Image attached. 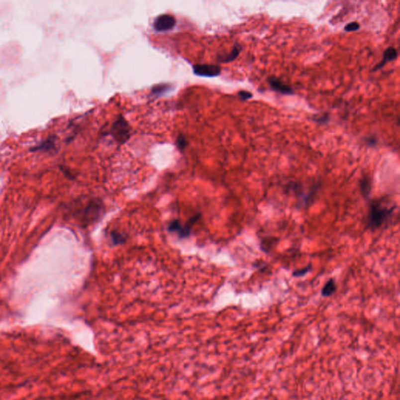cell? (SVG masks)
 Returning a JSON list of instances; mask_svg holds the SVG:
<instances>
[{
	"label": "cell",
	"mask_w": 400,
	"mask_h": 400,
	"mask_svg": "<svg viewBox=\"0 0 400 400\" xmlns=\"http://www.w3.org/2000/svg\"><path fill=\"white\" fill-rule=\"evenodd\" d=\"M193 72L198 76L213 78L221 73V68L216 64H197L193 66Z\"/></svg>",
	"instance_id": "4"
},
{
	"label": "cell",
	"mask_w": 400,
	"mask_h": 400,
	"mask_svg": "<svg viewBox=\"0 0 400 400\" xmlns=\"http://www.w3.org/2000/svg\"><path fill=\"white\" fill-rule=\"evenodd\" d=\"M360 24H359L358 22L357 21H353L351 23H349V24H346V27H345V31H347V32H351V31H358L360 29Z\"/></svg>",
	"instance_id": "15"
},
{
	"label": "cell",
	"mask_w": 400,
	"mask_h": 400,
	"mask_svg": "<svg viewBox=\"0 0 400 400\" xmlns=\"http://www.w3.org/2000/svg\"><path fill=\"white\" fill-rule=\"evenodd\" d=\"M311 270H312V264H309L307 266H305V268H301V269L296 270V271H293V276L295 277V278L303 277L304 275L309 273Z\"/></svg>",
	"instance_id": "12"
},
{
	"label": "cell",
	"mask_w": 400,
	"mask_h": 400,
	"mask_svg": "<svg viewBox=\"0 0 400 400\" xmlns=\"http://www.w3.org/2000/svg\"><path fill=\"white\" fill-rule=\"evenodd\" d=\"M371 188H372V183H371V179L368 176H364L362 179H360V190L361 195L363 198L367 201H369L370 197H371Z\"/></svg>",
	"instance_id": "10"
},
{
	"label": "cell",
	"mask_w": 400,
	"mask_h": 400,
	"mask_svg": "<svg viewBox=\"0 0 400 400\" xmlns=\"http://www.w3.org/2000/svg\"><path fill=\"white\" fill-rule=\"evenodd\" d=\"M112 237H113V241L114 242L115 244L121 243L123 240H124L123 237L119 235V234H116V233L112 235Z\"/></svg>",
	"instance_id": "18"
},
{
	"label": "cell",
	"mask_w": 400,
	"mask_h": 400,
	"mask_svg": "<svg viewBox=\"0 0 400 400\" xmlns=\"http://www.w3.org/2000/svg\"><path fill=\"white\" fill-rule=\"evenodd\" d=\"M175 16L170 14H162L157 16L153 22V27L157 31H168L172 29L176 24Z\"/></svg>",
	"instance_id": "5"
},
{
	"label": "cell",
	"mask_w": 400,
	"mask_h": 400,
	"mask_svg": "<svg viewBox=\"0 0 400 400\" xmlns=\"http://www.w3.org/2000/svg\"><path fill=\"white\" fill-rule=\"evenodd\" d=\"M271 89L277 93H282L284 95H293L294 90L291 86L285 84L281 79H278L276 77L271 76L268 79Z\"/></svg>",
	"instance_id": "7"
},
{
	"label": "cell",
	"mask_w": 400,
	"mask_h": 400,
	"mask_svg": "<svg viewBox=\"0 0 400 400\" xmlns=\"http://www.w3.org/2000/svg\"><path fill=\"white\" fill-rule=\"evenodd\" d=\"M320 186V183L317 182L306 190L302 183L292 181L285 185L284 190L287 193H293L295 196L297 200V208H307L314 202Z\"/></svg>",
	"instance_id": "2"
},
{
	"label": "cell",
	"mask_w": 400,
	"mask_h": 400,
	"mask_svg": "<svg viewBox=\"0 0 400 400\" xmlns=\"http://www.w3.org/2000/svg\"><path fill=\"white\" fill-rule=\"evenodd\" d=\"M242 46L236 44V45L232 48L230 53L218 56V57H217V61L220 63H224V64L231 62V61L235 60V59L239 56L241 52H242Z\"/></svg>",
	"instance_id": "9"
},
{
	"label": "cell",
	"mask_w": 400,
	"mask_h": 400,
	"mask_svg": "<svg viewBox=\"0 0 400 400\" xmlns=\"http://www.w3.org/2000/svg\"><path fill=\"white\" fill-rule=\"evenodd\" d=\"M376 143V138H371H371H368V144H369L370 146H375Z\"/></svg>",
	"instance_id": "19"
},
{
	"label": "cell",
	"mask_w": 400,
	"mask_h": 400,
	"mask_svg": "<svg viewBox=\"0 0 400 400\" xmlns=\"http://www.w3.org/2000/svg\"><path fill=\"white\" fill-rule=\"evenodd\" d=\"M337 286L335 284V281L333 279H330L324 284V287L322 288L321 296L323 297H329L332 296L336 292Z\"/></svg>",
	"instance_id": "11"
},
{
	"label": "cell",
	"mask_w": 400,
	"mask_h": 400,
	"mask_svg": "<svg viewBox=\"0 0 400 400\" xmlns=\"http://www.w3.org/2000/svg\"><path fill=\"white\" fill-rule=\"evenodd\" d=\"M238 96L242 100H249V99H251L252 97H253V94H252L251 93H249V92L247 91H244V90L239 92V93H238Z\"/></svg>",
	"instance_id": "17"
},
{
	"label": "cell",
	"mask_w": 400,
	"mask_h": 400,
	"mask_svg": "<svg viewBox=\"0 0 400 400\" xmlns=\"http://www.w3.org/2000/svg\"><path fill=\"white\" fill-rule=\"evenodd\" d=\"M177 146H178V148L180 149V151H183L185 149H186V146H187V140H186V137L184 135H179L177 138Z\"/></svg>",
	"instance_id": "13"
},
{
	"label": "cell",
	"mask_w": 400,
	"mask_h": 400,
	"mask_svg": "<svg viewBox=\"0 0 400 400\" xmlns=\"http://www.w3.org/2000/svg\"><path fill=\"white\" fill-rule=\"evenodd\" d=\"M200 218V215H196L193 218L190 219L186 224H182L179 220L171 222L169 225V230L171 231H176L181 236L186 237L190 235L192 227L193 224Z\"/></svg>",
	"instance_id": "6"
},
{
	"label": "cell",
	"mask_w": 400,
	"mask_h": 400,
	"mask_svg": "<svg viewBox=\"0 0 400 400\" xmlns=\"http://www.w3.org/2000/svg\"><path fill=\"white\" fill-rule=\"evenodd\" d=\"M397 57H398V51H397V49L396 48L393 47V46L387 48L386 49V51L384 52L383 59H382V61L374 67L372 71H377L382 69L388 63L397 60Z\"/></svg>",
	"instance_id": "8"
},
{
	"label": "cell",
	"mask_w": 400,
	"mask_h": 400,
	"mask_svg": "<svg viewBox=\"0 0 400 400\" xmlns=\"http://www.w3.org/2000/svg\"><path fill=\"white\" fill-rule=\"evenodd\" d=\"M368 202L369 210L367 220V228L375 231L379 229L390 221L395 212L396 205L389 206L383 202L382 199L369 200Z\"/></svg>",
	"instance_id": "1"
},
{
	"label": "cell",
	"mask_w": 400,
	"mask_h": 400,
	"mask_svg": "<svg viewBox=\"0 0 400 400\" xmlns=\"http://www.w3.org/2000/svg\"><path fill=\"white\" fill-rule=\"evenodd\" d=\"M110 135L120 144H124L127 142L131 135V128L127 120L122 116H119L113 122L111 127Z\"/></svg>",
	"instance_id": "3"
},
{
	"label": "cell",
	"mask_w": 400,
	"mask_h": 400,
	"mask_svg": "<svg viewBox=\"0 0 400 400\" xmlns=\"http://www.w3.org/2000/svg\"><path fill=\"white\" fill-rule=\"evenodd\" d=\"M329 115L327 114V113H324V114L320 115V116L317 115V116H315L313 117V120H315L316 123H319V124H325L329 120Z\"/></svg>",
	"instance_id": "16"
},
{
	"label": "cell",
	"mask_w": 400,
	"mask_h": 400,
	"mask_svg": "<svg viewBox=\"0 0 400 400\" xmlns=\"http://www.w3.org/2000/svg\"><path fill=\"white\" fill-rule=\"evenodd\" d=\"M169 86L168 85H158V86H155L152 90V93L154 95H160L161 93H164V92L168 90Z\"/></svg>",
	"instance_id": "14"
}]
</instances>
